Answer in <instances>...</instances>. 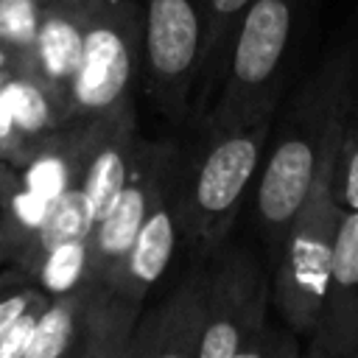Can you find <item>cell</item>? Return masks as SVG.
Wrapping results in <instances>:
<instances>
[{
  "mask_svg": "<svg viewBox=\"0 0 358 358\" xmlns=\"http://www.w3.org/2000/svg\"><path fill=\"white\" fill-rule=\"evenodd\" d=\"M252 0H210V22H207V39H204V56H201V90L204 98L213 84L224 76V62L232 48V36L238 31V22Z\"/></svg>",
  "mask_w": 358,
  "mask_h": 358,
  "instance_id": "cell-15",
  "label": "cell"
},
{
  "mask_svg": "<svg viewBox=\"0 0 358 358\" xmlns=\"http://www.w3.org/2000/svg\"><path fill=\"white\" fill-rule=\"evenodd\" d=\"M143 59V14L134 3L90 0L84 53L62 112L64 120L101 123L126 115L131 78Z\"/></svg>",
  "mask_w": 358,
  "mask_h": 358,
  "instance_id": "cell-4",
  "label": "cell"
},
{
  "mask_svg": "<svg viewBox=\"0 0 358 358\" xmlns=\"http://www.w3.org/2000/svg\"><path fill=\"white\" fill-rule=\"evenodd\" d=\"M210 0H145L143 6V64L148 90L168 115H182L190 90L199 84Z\"/></svg>",
  "mask_w": 358,
  "mask_h": 358,
  "instance_id": "cell-7",
  "label": "cell"
},
{
  "mask_svg": "<svg viewBox=\"0 0 358 358\" xmlns=\"http://www.w3.org/2000/svg\"><path fill=\"white\" fill-rule=\"evenodd\" d=\"M179 193L182 190L173 187L171 171L159 165L145 221H143L129 255L123 257L117 274L109 282L112 291H120L129 299H140L165 274V268H168V263L173 257L179 224H182Z\"/></svg>",
  "mask_w": 358,
  "mask_h": 358,
  "instance_id": "cell-9",
  "label": "cell"
},
{
  "mask_svg": "<svg viewBox=\"0 0 358 358\" xmlns=\"http://www.w3.org/2000/svg\"><path fill=\"white\" fill-rule=\"evenodd\" d=\"M45 3H48V0H45Z\"/></svg>",
  "mask_w": 358,
  "mask_h": 358,
  "instance_id": "cell-24",
  "label": "cell"
},
{
  "mask_svg": "<svg viewBox=\"0 0 358 358\" xmlns=\"http://www.w3.org/2000/svg\"><path fill=\"white\" fill-rule=\"evenodd\" d=\"M17 73H25V70H22V62H20L6 45H0V78L17 76Z\"/></svg>",
  "mask_w": 358,
  "mask_h": 358,
  "instance_id": "cell-23",
  "label": "cell"
},
{
  "mask_svg": "<svg viewBox=\"0 0 358 358\" xmlns=\"http://www.w3.org/2000/svg\"><path fill=\"white\" fill-rule=\"evenodd\" d=\"M157 173H159V165L151 171H137L123 187V193L117 196V201L109 207V213L92 227L87 238V246H90L87 274L92 285H109L112 277L117 274L123 257L129 255L145 221L154 185H157Z\"/></svg>",
  "mask_w": 358,
  "mask_h": 358,
  "instance_id": "cell-11",
  "label": "cell"
},
{
  "mask_svg": "<svg viewBox=\"0 0 358 358\" xmlns=\"http://www.w3.org/2000/svg\"><path fill=\"white\" fill-rule=\"evenodd\" d=\"M0 112L6 117L8 134L22 143H42L56 131V126H62L50 95L39 87L36 78L25 73L6 76L0 90Z\"/></svg>",
  "mask_w": 358,
  "mask_h": 358,
  "instance_id": "cell-12",
  "label": "cell"
},
{
  "mask_svg": "<svg viewBox=\"0 0 358 358\" xmlns=\"http://www.w3.org/2000/svg\"><path fill=\"white\" fill-rule=\"evenodd\" d=\"M305 0H252L243 11L221 92L210 112V134L243 129L274 115L282 95L291 53L296 48Z\"/></svg>",
  "mask_w": 358,
  "mask_h": 358,
  "instance_id": "cell-2",
  "label": "cell"
},
{
  "mask_svg": "<svg viewBox=\"0 0 358 358\" xmlns=\"http://www.w3.org/2000/svg\"><path fill=\"white\" fill-rule=\"evenodd\" d=\"M78 171H81V148L48 145L25 165L22 187L53 201L70 185H78Z\"/></svg>",
  "mask_w": 358,
  "mask_h": 358,
  "instance_id": "cell-17",
  "label": "cell"
},
{
  "mask_svg": "<svg viewBox=\"0 0 358 358\" xmlns=\"http://www.w3.org/2000/svg\"><path fill=\"white\" fill-rule=\"evenodd\" d=\"M36 310H25L8 330L6 336L0 338V358H25V350L31 344V336H34V324H36Z\"/></svg>",
  "mask_w": 358,
  "mask_h": 358,
  "instance_id": "cell-21",
  "label": "cell"
},
{
  "mask_svg": "<svg viewBox=\"0 0 358 358\" xmlns=\"http://www.w3.org/2000/svg\"><path fill=\"white\" fill-rule=\"evenodd\" d=\"M45 0H0V45H6L28 76Z\"/></svg>",
  "mask_w": 358,
  "mask_h": 358,
  "instance_id": "cell-19",
  "label": "cell"
},
{
  "mask_svg": "<svg viewBox=\"0 0 358 358\" xmlns=\"http://www.w3.org/2000/svg\"><path fill=\"white\" fill-rule=\"evenodd\" d=\"M50 204H53V201H48V199H42V196L31 193L28 187L14 190V193H11V201H8L14 224H17L20 229L31 232V235H34V232L39 229V224L45 221V215H48Z\"/></svg>",
  "mask_w": 358,
  "mask_h": 358,
  "instance_id": "cell-20",
  "label": "cell"
},
{
  "mask_svg": "<svg viewBox=\"0 0 358 358\" xmlns=\"http://www.w3.org/2000/svg\"><path fill=\"white\" fill-rule=\"evenodd\" d=\"M31 302H34V296L31 294H25V291H20V294H11V296H6V299H0V338L6 336V330L31 308Z\"/></svg>",
  "mask_w": 358,
  "mask_h": 358,
  "instance_id": "cell-22",
  "label": "cell"
},
{
  "mask_svg": "<svg viewBox=\"0 0 358 358\" xmlns=\"http://www.w3.org/2000/svg\"><path fill=\"white\" fill-rule=\"evenodd\" d=\"M95 227L90 201L84 196V190L78 185H70L64 193H59L45 215V221L39 224V229L34 232V243L36 252H48L56 243L64 241H76V238H90Z\"/></svg>",
  "mask_w": 358,
  "mask_h": 358,
  "instance_id": "cell-13",
  "label": "cell"
},
{
  "mask_svg": "<svg viewBox=\"0 0 358 358\" xmlns=\"http://www.w3.org/2000/svg\"><path fill=\"white\" fill-rule=\"evenodd\" d=\"M308 358H358V210L344 213L324 302L305 338Z\"/></svg>",
  "mask_w": 358,
  "mask_h": 358,
  "instance_id": "cell-8",
  "label": "cell"
},
{
  "mask_svg": "<svg viewBox=\"0 0 358 358\" xmlns=\"http://www.w3.org/2000/svg\"><path fill=\"white\" fill-rule=\"evenodd\" d=\"M271 282L263 266L246 249H227L201 277V333L199 358L252 355L266 327Z\"/></svg>",
  "mask_w": 358,
  "mask_h": 358,
  "instance_id": "cell-6",
  "label": "cell"
},
{
  "mask_svg": "<svg viewBox=\"0 0 358 358\" xmlns=\"http://www.w3.org/2000/svg\"><path fill=\"white\" fill-rule=\"evenodd\" d=\"M333 196L344 213L358 210V73L344 109L341 134L333 159Z\"/></svg>",
  "mask_w": 358,
  "mask_h": 358,
  "instance_id": "cell-16",
  "label": "cell"
},
{
  "mask_svg": "<svg viewBox=\"0 0 358 358\" xmlns=\"http://www.w3.org/2000/svg\"><path fill=\"white\" fill-rule=\"evenodd\" d=\"M338 134H341V123L324 148V157L319 162V171L313 176V185L302 207L296 210L291 227L285 229L280 252L274 255L271 305L280 322H285L294 333L305 338L313 330L324 302L336 238L344 218V210L333 196V159H336Z\"/></svg>",
  "mask_w": 358,
  "mask_h": 358,
  "instance_id": "cell-3",
  "label": "cell"
},
{
  "mask_svg": "<svg viewBox=\"0 0 358 358\" xmlns=\"http://www.w3.org/2000/svg\"><path fill=\"white\" fill-rule=\"evenodd\" d=\"M355 73V50L336 48L299 87L280 126H271L255 187V218L271 260L280 252L285 229L302 207L324 148L344 117Z\"/></svg>",
  "mask_w": 358,
  "mask_h": 358,
  "instance_id": "cell-1",
  "label": "cell"
},
{
  "mask_svg": "<svg viewBox=\"0 0 358 358\" xmlns=\"http://www.w3.org/2000/svg\"><path fill=\"white\" fill-rule=\"evenodd\" d=\"M87 11L90 0H48L39 20L28 76L36 78L39 87L50 95L59 123L70 95V84L81 64Z\"/></svg>",
  "mask_w": 358,
  "mask_h": 358,
  "instance_id": "cell-10",
  "label": "cell"
},
{
  "mask_svg": "<svg viewBox=\"0 0 358 358\" xmlns=\"http://www.w3.org/2000/svg\"><path fill=\"white\" fill-rule=\"evenodd\" d=\"M271 126L274 115L260 117L243 129L213 134L215 140L196 165L190 187L179 193L182 224L190 235V243L199 249L221 246L241 210L243 193L257 176Z\"/></svg>",
  "mask_w": 358,
  "mask_h": 358,
  "instance_id": "cell-5",
  "label": "cell"
},
{
  "mask_svg": "<svg viewBox=\"0 0 358 358\" xmlns=\"http://www.w3.org/2000/svg\"><path fill=\"white\" fill-rule=\"evenodd\" d=\"M87 263H90L87 238L56 243L39 255V282L53 296L73 294L81 277H87Z\"/></svg>",
  "mask_w": 358,
  "mask_h": 358,
  "instance_id": "cell-18",
  "label": "cell"
},
{
  "mask_svg": "<svg viewBox=\"0 0 358 358\" xmlns=\"http://www.w3.org/2000/svg\"><path fill=\"white\" fill-rule=\"evenodd\" d=\"M78 333V296L64 294L45 310H39L25 358H62L73 352Z\"/></svg>",
  "mask_w": 358,
  "mask_h": 358,
  "instance_id": "cell-14",
  "label": "cell"
}]
</instances>
